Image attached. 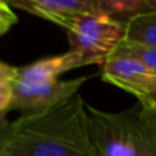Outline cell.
<instances>
[{"label":"cell","instance_id":"obj_12","mask_svg":"<svg viewBox=\"0 0 156 156\" xmlns=\"http://www.w3.org/2000/svg\"><path fill=\"white\" fill-rule=\"evenodd\" d=\"M16 15L11 10V5L4 0H0V33L4 34L16 22Z\"/></svg>","mask_w":156,"mask_h":156},{"label":"cell","instance_id":"obj_1","mask_svg":"<svg viewBox=\"0 0 156 156\" xmlns=\"http://www.w3.org/2000/svg\"><path fill=\"white\" fill-rule=\"evenodd\" d=\"M0 156H99L80 94L2 126Z\"/></svg>","mask_w":156,"mask_h":156},{"label":"cell","instance_id":"obj_2","mask_svg":"<svg viewBox=\"0 0 156 156\" xmlns=\"http://www.w3.org/2000/svg\"><path fill=\"white\" fill-rule=\"evenodd\" d=\"M86 114L99 156H156V112L143 103L121 112L86 104Z\"/></svg>","mask_w":156,"mask_h":156},{"label":"cell","instance_id":"obj_8","mask_svg":"<svg viewBox=\"0 0 156 156\" xmlns=\"http://www.w3.org/2000/svg\"><path fill=\"white\" fill-rule=\"evenodd\" d=\"M125 41L156 48V11L148 10L125 22Z\"/></svg>","mask_w":156,"mask_h":156},{"label":"cell","instance_id":"obj_6","mask_svg":"<svg viewBox=\"0 0 156 156\" xmlns=\"http://www.w3.org/2000/svg\"><path fill=\"white\" fill-rule=\"evenodd\" d=\"M36 16L56 23L69 30L77 18L85 14L100 12L99 0H4Z\"/></svg>","mask_w":156,"mask_h":156},{"label":"cell","instance_id":"obj_9","mask_svg":"<svg viewBox=\"0 0 156 156\" xmlns=\"http://www.w3.org/2000/svg\"><path fill=\"white\" fill-rule=\"evenodd\" d=\"M99 11L126 22L132 16L148 11V0H99Z\"/></svg>","mask_w":156,"mask_h":156},{"label":"cell","instance_id":"obj_11","mask_svg":"<svg viewBox=\"0 0 156 156\" xmlns=\"http://www.w3.org/2000/svg\"><path fill=\"white\" fill-rule=\"evenodd\" d=\"M16 67L10 66L7 63H0V111L4 122V115L8 112L11 100L14 93V81H15Z\"/></svg>","mask_w":156,"mask_h":156},{"label":"cell","instance_id":"obj_10","mask_svg":"<svg viewBox=\"0 0 156 156\" xmlns=\"http://www.w3.org/2000/svg\"><path fill=\"white\" fill-rule=\"evenodd\" d=\"M114 54H122L133 58V59L138 60L140 63H143L148 70H151L152 73L156 74V48L141 45V44L136 43H129V41L123 40Z\"/></svg>","mask_w":156,"mask_h":156},{"label":"cell","instance_id":"obj_3","mask_svg":"<svg viewBox=\"0 0 156 156\" xmlns=\"http://www.w3.org/2000/svg\"><path fill=\"white\" fill-rule=\"evenodd\" d=\"M125 22L103 12L81 15L67 30L70 49L65 55L66 70L104 65L125 40Z\"/></svg>","mask_w":156,"mask_h":156},{"label":"cell","instance_id":"obj_5","mask_svg":"<svg viewBox=\"0 0 156 156\" xmlns=\"http://www.w3.org/2000/svg\"><path fill=\"white\" fill-rule=\"evenodd\" d=\"M103 80L132 93L136 99L148 94L156 88V74L143 63L122 54H112L103 65Z\"/></svg>","mask_w":156,"mask_h":156},{"label":"cell","instance_id":"obj_4","mask_svg":"<svg viewBox=\"0 0 156 156\" xmlns=\"http://www.w3.org/2000/svg\"><path fill=\"white\" fill-rule=\"evenodd\" d=\"M86 81L88 77H78L66 81L58 80L49 85L36 88L16 85L14 81V93L8 111H22L23 114L43 112L77 94L78 89Z\"/></svg>","mask_w":156,"mask_h":156},{"label":"cell","instance_id":"obj_13","mask_svg":"<svg viewBox=\"0 0 156 156\" xmlns=\"http://www.w3.org/2000/svg\"><path fill=\"white\" fill-rule=\"evenodd\" d=\"M137 101L143 103L144 105L149 107L151 110H154L155 112H156V88H155L152 92H149L148 94H145V96L140 97V99H138Z\"/></svg>","mask_w":156,"mask_h":156},{"label":"cell","instance_id":"obj_7","mask_svg":"<svg viewBox=\"0 0 156 156\" xmlns=\"http://www.w3.org/2000/svg\"><path fill=\"white\" fill-rule=\"evenodd\" d=\"M66 71L67 70H66L65 55L45 58L32 65L16 67L15 83L21 86H27V88L49 85L58 81V77Z\"/></svg>","mask_w":156,"mask_h":156},{"label":"cell","instance_id":"obj_14","mask_svg":"<svg viewBox=\"0 0 156 156\" xmlns=\"http://www.w3.org/2000/svg\"><path fill=\"white\" fill-rule=\"evenodd\" d=\"M148 10L156 11V0H148Z\"/></svg>","mask_w":156,"mask_h":156}]
</instances>
